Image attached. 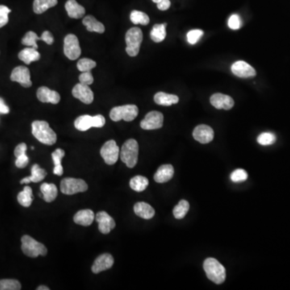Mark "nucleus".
<instances>
[{
  "instance_id": "f257e3e1",
  "label": "nucleus",
  "mask_w": 290,
  "mask_h": 290,
  "mask_svg": "<svg viewBox=\"0 0 290 290\" xmlns=\"http://www.w3.org/2000/svg\"><path fill=\"white\" fill-rule=\"evenodd\" d=\"M31 133L42 144L52 145L56 143V133L46 121L36 120L31 123Z\"/></svg>"
},
{
  "instance_id": "f03ea898",
  "label": "nucleus",
  "mask_w": 290,
  "mask_h": 290,
  "mask_svg": "<svg viewBox=\"0 0 290 290\" xmlns=\"http://www.w3.org/2000/svg\"><path fill=\"white\" fill-rule=\"evenodd\" d=\"M203 269L207 278L215 284H223L225 282V268L215 258H207L203 264Z\"/></svg>"
},
{
  "instance_id": "7ed1b4c3",
  "label": "nucleus",
  "mask_w": 290,
  "mask_h": 290,
  "mask_svg": "<svg viewBox=\"0 0 290 290\" xmlns=\"http://www.w3.org/2000/svg\"><path fill=\"white\" fill-rule=\"evenodd\" d=\"M139 155V144L134 139L127 140L120 150V159L123 163H125L128 168H133L136 166L138 161Z\"/></svg>"
},
{
  "instance_id": "20e7f679",
  "label": "nucleus",
  "mask_w": 290,
  "mask_h": 290,
  "mask_svg": "<svg viewBox=\"0 0 290 290\" xmlns=\"http://www.w3.org/2000/svg\"><path fill=\"white\" fill-rule=\"evenodd\" d=\"M21 249L23 254L26 255L27 257H31V258H36L38 256H46L48 250L44 245H42L40 242H38L36 240L31 238V236H23L21 238Z\"/></svg>"
},
{
  "instance_id": "39448f33",
  "label": "nucleus",
  "mask_w": 290,
  "mask_h": 290,
  "mask_svg": "<svg viewBox=\"0 0 290 290\" xmlns=\"http://www.w3.org/2000/svg\"><path fill=\"white\" fill-rule=\"evenodd\" d=\"M126 52L130 56H136L140 52L143 40V32L140 27H132L127 31L125 36Z\"/></svg>"
},
{
  "instance_id": "423d86ee",
  "label": "nucleus",
  "mask_w": 290,
  "mask_h": 290,
  "mask_svg": "<svg viewBox=\"0 0 290 290\" xmlns=\"http://www.w3.org/2000/svg\"><path fill=\"white\" fill-rule=\"evenodd\" d=\"M138 114L139 109L136 105H124L111 109L110 118L115 122L120 121L122 119L127 122H131L137 117Z\"/></svg>"
},
{
  "instance_id": "0eeeda50",
  "label": "nucleus",
  "mask_w": 290,
  "mask_h": 290,
  "mask_svg": "<svg viewBox=\"0 0 290 290\" xmlns=\"http://www.w3.org/2000/svg\"><path fill=\"white\" fill-rule=\"evenodd\" d=\"M106 123V119L102 115L91 116L89 115H81L74 122V127L80 132H86L91 127H102Z\"/></svg>"
},
{
  "instance_id": "6e6552de",
  "label": "nucleus",
  "mask_w": 290,
  "mask_h": 290,
  "mask_svg": "<svg viewBox=\"0 0 290 290\" xmlns=\"http://www.w3.org/2000/svg\"><path fill=\"white\" fill-rule=\"evenodd\" d=\"M87 189V184L82 179L67 178L63 179L61 182V191L62 194L66 195L85 192Z\"/></svg>"
},
{
  "instance_id": "1a4fd4ad",
  "label": "nucleus",
  "mask_w": 290,
  "mask_h": 290,
  "mask_svg": "<svg viewBox=\"0 0 290 290\" xmlns=\"http://www.w3.org/2000/svg\"><path fill=\"white\" fill-rule=\"evenodd\" d=\"M64 53L67 58L74 61L82 53L78 38L73 34H68L64 40Z\"/></svg>"
},
{
  "instance_id": "9d476101",
  "label": "nucleus",
  "mask_w": 290,
  "mask_h": 290,
  "mask_svg": "<svg viewBox=\"0 0 290 290\" xmlns=\"http://www.w3.org/2000/svg\"><path fill=\"white\" fill-rule=\"evenodd\" d=\"M119 146L115 140H108L102 145L100 150V154L104 160L105 163L109 165H112L116 163L119 159Z\"/></svg>"
},
{
  "instance_id": "9b49d317",
  "label": "nucleus",
  "mask_w": 290,
  "mask_h": 290,
  "mask_svg": "<svg viewBox=\"0 0 290 290\" xmlns=\"http://www.w3.org/2000/svg\"><path fill=\"white\" fill-rule=\"evenodd\" d=\"M164 116L159 111H150L140 123V127L144 130H156L163 126Z\"/></svg>"
},
{
  "instance_id": "f8f14e48",
  "label": "nucleus",
  "mask_w": 290,
  "mask_h": 290,
  "mask_svg": "<svg viewBox=\"0 0 290 290\" xmlns=\"http://www.w3.org/2000/svg\"><path fill=\"white\" fill-rule=\"evenodd\" d=\"M10 80L12 82H19L23 87L28 88L31 86V75L28 68L26 66L15 67L10 74Z\"/></svg>"
},
{
  "instance_id": "ddd939ff",
  "label": "nucleus",
  "mask_w": 290,
  "mask_h": 290,
  "mask_svg": "<svg viewBox=\"0 0 290 290\" xmlns=\"http://www.w3.org/2000/svg\"><path fill=\"white\" fill-rule=\"evenodd\" d=\"M72 94L74 98L79 99L85 104H91L94 101V93L90 86L80 82L73 88Z\"/></svg>"
},
{
  "instance_id": "4468645a",
  "label": "nucleus",
  "mask_w": 290,
  "mask_h": 290,
  "mask_svg": "<svg viewBox=\"0 0 290 290\" xmlns=\"http://www.w3.org/2000/svg\"><path fill=\"white\" fill-rule=\"evenodd\" d=\"M214 131L210 126L201 124L197 126L193 132V136L194 140L201 144H208L211 142L214 139Z\"/></svg>"
},
{
  "instance_id": "2eb2a0df",
  "label": "nucleus",
  "mask_w": 290,
  "mask_h": 290,
  "mask_svg": "<svg viewBox=\"0 0 290 290\" xmlns=\"http://www.w3.org/2000/svg\"><path fill=\"white\" fill-rule=\"evenodd\" d=\"M95 220L98 224V230L102 234L107 235L115 228V222L106 211H100L95 215Z\"/></svg>"
},
{
  "instance_id": "dca6fc26",
  "label": "nucleus",
  "mask_w": 290,
  "mask_h": 290,
  "mask_svg": "<svg viewBox=\"0 0 290 290\" xmlns=\"http://www.w3.org/2000/svg\"><path fill=\"white\" fill-rule=\"evenodd\" d=\"M232 73L241 78H249L257 75V72L253 66L244 61L235 62L232 66Z\"/></svg>"
},
{
  "instance_id": "f3484780",
  "label": "nucleus",
  "mask_w": 290,
  "mask_h": 290,
  "mask_svg": "<svg viewBox=\"0 0 290 290\" xmlns=\"http://www.w3.org/2000/svg\"><path fill=\"white\" fill-rule=\"evenodd\" d=\"M114 265V258L111 254L105 253L97 257L92 265L91 270L94 274H98L101 272L110 270Z\"/></svg>"
},
{
  "instance_id": "a211bd4d",
  "label": "nucleus",
  "mask_w": 290,
  "mask_h": 290,
  "mask_svg": "<svg viewBox=\"0 0 290 290\" xmlns=\"http://www.w3.org/2000/svg\"><path fill=\"white\" fill-rule=\"evenodd\" d=\"M36 96L40 102H45V103L57 104L61 100V96L58 94V92L50 90L49 88L46 86H41L38 89Z\"/></svg>"
},
{
  "instance_id": "6ab92c4d",
  "label": "nucleus",
  "mask_w": 290,
  "mask_h": 290,
  "mask_svg": "<svg viewBox=\"0 0 290 290\" xmlns=\"http://www.w3.org/2000/svg\"><path fill=\"white\" fill-rule=\"evenodd\" d=\"M211 103L213 107L217 109H224V110H231L234 107V100L232 97L226 95V94L217 93L211 97Z\"/></svg>"
},
{
  "instance_id": "aec40b11",
  "label": "nucleus",
  "mask_w": 290,
  "mask_h": 290,
  "mask_svg": "<svg viewBox=\"0 0 290 290\" xmlns=\"http://www.w3.org/2000/svg\"><path fill=\"white\" fill-rule=\"evenodd\" d=\"M65 10L72 19H81L86 13L84 6L80 5L76 0H68L65 3Z\"/></svg>"
},
{
  "instance_id": "412c9836",
  "label": "nucleus",
  "mask_w": 290,
  "mask_h": 290,
  "mask_svg": "<svg viewBox=\"0 0 290 290\" xmlns=\"http://www.w3.org/2000/svg\"><path fill=\"white\" fill-rule=\"evenodd\" d=\"M94 219H95V215L91 210H89V209L81 210L77 212L73 217V221L75 224L84 226V227L91 225Z\"/></svg>"
},
{
  "instance_id": "4be33fe9",
  "label": "nucleus",
  "mask_w": 290,
  "mask_h": 290,
  "mask_svg": "<svg viewBox=\"0 0 290 290\" xmlns=\"http://www.w3.org/2000/svg\"><path fill=\"white\" fill-rule=\"evenodd\" d=\"M174 174V169L171 165H163L157 169L155 173V182L157 183H165L171 180Z\"/></svg>"
},
{
  "instance_id": "5701e85b",
  "label": "nucleus",
  "mask_w": 290,
  "mask_h": 290,
  "mask_svg": "<svg viewBox=\"0 0 290 290\" xmlns=\"http://www.w3.org/2000/svg\"><path fill=\"white\" fill-rule=\"evenodd\" d=\"M134 212L139 217L144 219H150L155 215V210L150 205L144 202L137 203L134 206Z\"/></svg>"
},
{
  "instance_id": "b1692460",
  "label": "nucleus",
  "mask_w": 290,
  "mask_h": 290,
  "mask_svg": "<svg viewBox=\"0 0 290 290\" xmlns=\"http://www.w3.org/2000/svg\"><path fill=\"white\" fill-rule=\"evenodd\" d=\"M31 175L30 177H27L21 180L20 184H29L30 182H34V183H37V182H41L42 180H44L47 175L44 169H41L37 164L31 167Z\"/></svg>"
},
{
  "instance_id": "393cba45",
  "label": "nucleus",
  "mask_w": 290,
  "mask_h": 290,
  "mask_svg": "<svg viewBox=\"0 0 290 290\" xmlns=\"http://www.w3.org/2000/svg\"><path fill=\"white\" fill-rule=\"evenodd\" d=\"M18 57L19 60L25 63L26 65H30L33 61H39L40 54L37 49L31 47V48H26L20 51L18 54Z\"/></svg>"
},
{
  "instance_id": "a878e982",
  "label": "nucleus",
  "mask_w": 290,
  "mask_h": 290,
  "mask_svg": "<svg viewBox=\"0 0 290 290\" xmlns=\"http://www.w3.org/2000/svg\"><path fill=\"white\" fill-rule=\"evenodd\" d=\"M40 192L42 194V198L46 203H52L57 197V188L54 184L43 183L40 186Z\"/></svg>"
},
{
  "instance_id": "bb28decb",
  "label": "nucleus",
  "mask_w": 290,
  "mask_h": 290,
  "mask_svg": "<svg viewBox=\"0 0 290 290\" xmlns=\"http://www.w3.org/2000/svg\"><path fill=\"white\" fill-rule=\"evenodd\" d=\"M154 101L157 104L161 106H171L179 102V98L174 94H166L164 92H158L155 94Z\"/></svg>"
},
{
  "instance_id": "cd10ccee",
  "label": "nucleus",
  "mask_w": 290,
  "mask_h": 290,
  "mask_svg": "<svg viewBox=\"0 0 290 290\" xmlns=\"http://www.w3.org/2000/svg\"><path fill=\"white\" fill-rule=\"evenodd\" d=\"M82 23L86 26L87 31L90 32L102 34L105 31V26L92 15H87L82 20Z\"/></svg>"
},
{
  "instance_id": "c85d7f7f",
  "label": "nucleus",
  "mask_w": 290,
  "mask_h": 290,
  "mask_svg": "<svg viewBox=\"0 0 290 290\" xmlns=\"http://www.w3.org/2000/svg\"><path fill=\"white\" fill-rule=\"evenodd\" d=\"M65 151L61 148H57L52 153V161L54 163V169L53 173L55 175L61 176L63 174V168L61 165V161L65 157Z\"/></svg>"
},
{
  "instance_id": "c756f323",
  "label": "nucleus",
  "mask_w": 290,
  "mask_h": 290,
  "mask_svg": "<svg viewBox=\"0 0 290 290\" xmlns=\"http://www.w3.org/2000/svg\"><path fill=\"white\" fill-rule=\"evenodd\" d=\"M166 25L167 23L155 24L151 31L150 37L156 43L163 41L166 37Z\"/></svg>"
},
{
  "instance_id": "7c9ffc66",
  "label": "nucleus",
  "mask_w": 290,
  "mask_h": 290,
  "mask_svg": "<svg viewBox=\"0 0 290 290\" xmlns=\"http://www.w3.org/2000/svg\"><path fill=\"white\" fill-rule=\"evenodd\" d=\"M57 4V0H34V12L38 15L44 13L48 9Z\"/></svg>"
},
{
  "instance_id": "2f4dec72",
  "label": "nucleus",
  "mask_w": 290,
  "mask_h": 290,
  "mask_svg": "<svg viewBox=\"0 0 290 290\" xmlns=\"http://www.w3.org/2000/svg\"><path fill=\"white\" fill-rule=\"evenodd\" d=\"M17 200L21 206L24 207H29L32 201H33V194H32V190H31V187L28 186H25L23 191H21L18 194Z\"/></svg>"
},
{
  "instance_id": "473e14b6",
  "label": "nucleus",
  "mask_w": 290,
  "mask_h": 290,
  "mask_svg": "<svg viewBox=\"0 0 290 290\" xmlns=\"http://www.w3.org/2000/svg\"><path fill=\"white\" fill-rule=\"evenodd\" d=\"M148 178L144 176H136L130 181V187L136 192H142L148 186Z\"/></svg>"
},
{
  "instance_id": "72a5a7b5",
  "label": "nucleus",
  "mask_w": 290,
  "mask_h": 290,
  "mask_svg": "<svg viewBox=\"0 0 290 290\" xmlns=\"http://www.w3.org/2000/svg\"><path fill=\"white\" fill-rule=\"evenodd\" d=\"M130 19L134 24H142V25H148L149 23V17L140 10H132L130 15Z\"/></svg>"
},
{
  "instance_id": "f704fd0d",
  "label": "nucleus",
  "mask_w": 290,
  "mask_h": 290,
  "mask_svg": "<svg viewBox=\"0 0 290 290\" xmlns=\"http://www.w3.org/2000/svg\"><path fill=\"white\" fill-rule=\"evenodd\" d=\"M189 209H190V204H189L188 202L186 200H181L178 204L173 208V215L177 219H183L186 216V214L188 213Z\"/></svg>"
},
{
  "instance_id": "c9c22d12",
  "label": "nucleus",
  "mask_w": 290,
  "mask_h": 290,
  "mask_svg": "<svg viewBox=\"0 0 290 290\" xmlns=\"http://www.w3.org/2000/svg\"><path fill=\"white\" fill-rule=\"evenodd\" d=\"M39 40H41V36L39 37L36 35V32H34V31H27L25 36H23V39H22V44L23 45L30 46V47L37 49L38 45L36 44V41Z\"/></svg>"
},
{
  "instance_id": "e433bc0d",
  "label": "nucleus",
  "mask_w": 290,
  "mask_h": 290,
  "mask_svg": "<svg viewBox=\"0 0 290 290\" xmlns=\"http://www.w3.org/2000/svg\"><path fill=\"white\" fill-rule=\"evenodd\" d=\"M21 285L17 280L3 279L0 280V290H19Z\"/></svg>"
},
{
  "instance_id": "4c0bfd02",
  "label": "nucleus",
  "mask_w": 290,
  "mask_h": 290,
  "mask_svg": "<svg viewBox=\"0 0 290 290\" xmlns=\"http://www.w3.org/2000/svg\"><path fill=\"white\" fill-rule=\"evenodd\" d=\"M276 140H277V137L272 132H263L257 137V142L263 146L274 144L276 142Z\"/></svg>"
},
{
  "instance_id": "58836bf2",
  "label": "nucleus",
  "mask_w": 290,
  "mask_h": 290,
  "mask_svg": "<svg viewBox=\"0 0 290 290\" xmlns=\"http://www.w3.org/2000/svg\"><path fill=\"white\" fill-rule=\"evenodd\" d=\"M97 63L91 59L82 58L77 61V67L81 72L90 71L94 67H96Z\"/></svg>"
},
{
  "instance_id": "ea45409f",
  "label": "nucleus",
  "mask_w": 290,
  "mask_h": 290,
  "mask_svg": "<svg viewBox=\"0 0 290 290\" xmlns=\"http://www.w3.org/2000/svg\"><path fill=\"white\" fill-rule=\"evenodd\" d=\"M248 179V173L245 169H236L231 174V180L235 183L245 182Z\"/></svg>"
},
{
  "instance_id": "a19ab883",
  "label": "nucleus",
  "mask_w": 290,
  "mask_h": 290,
  "mask_svg": "<svg viewBox=\"0 0 290 290\" xmlns=\"http://www.w3.org/2000/svg\"><path fill=\"white\" fill-rule=\"evenodd\" d=\"M10 11L11 10L7 6L0 5V28L8 23V15Z\"/></svg>"
},
{
  "instance_id": "79ce46f5",
  "label": "nucleus",
  "mask_w": 290,
  "mask_h": 290,
  "mask_svg": "<svg viewBox=\"0 0 290 290\" xmlns=\"http://www.w3.org/2000/svg\"><path fill=\"white\" fill-rule=\"evenodd\" d=\"M203 36V31L200 29L192 30L187 33V40L190 44H196Z\"/></svg>"
},
{
  "instance_id": "37998d69",
  "label": "nucleus",
  "mask_w": 290,
  "mask_h": 290,
  "mask_svg": "<svg viewBox=\"0 0 290 290\" xmlns=\"http://www.w3.org/2000/svg\"><path fill=\"white\" fill-rule=\"evenodd\" d=\"M78 78H79L80 83L87 85V86H90L94 82V77L90 71L82 72Z\"/></svg>"
},
{
  "instance_id": "c03bdc74",
  "label": "nucleus",
  "mask_w": 290,
  "mask_h": 290,
  "mask_svg": "<svg viewBox=\"0 0 290 290\" xmlns=\"http://www.w3.org/2000/svg\"><path fill=\"white\" fill-rule=\"evenodd\" d=\"M228 26L232 30L240 29L241 26V20L238 15H232L228 20Z\"/></svg>"
},
{
  "instance_id": "a18cd8bd",
  "label": "nucleus",
  "mask_w": 290,
  "mask_h": 290,
  "mask_svg": "<svg viewBox=\"0 0 290 290\" xmlns=\"http://www.w3.org/2000/svg\"><path fill=\"white\" fill-rule=\"evenodd\" d=\"M28 162H29V159H28L25 153V154L20 155L19 157H16L15 165L19 169H23V168H25L27 166Z\"/></svg>"
},
{
  "instance_id": "49530a36",
  "label": "nucleus",
  "mask_w": 290,
  "mask_h": 290,
  "mask_svg": "<svg viewBox=\"0 0 290 290\" xmlns=\"http://www.w3.org/2000/svg\"><path fill=\"white\" fill-rule=\"evenodd\" d=\"M41 40L45 42L46 44H48V45H51L54 42V38H53V36H52V34L51 33L50 31H44L42 33Z\"/></svg>"
},
{
  "instance_id": "de8ad7c7",
  "label": "nucleus",
  "mask_w": 290,
  "mask_h": 290,
  "mask_svg": "<svg viewBox=\"0 0 290 290\" xmlns=\"http://www.w3.org/2000/svg\"><path fill=\"white\" fill-rule=\"evenodd\" d=\"M26 151H27V145L24 143H21L19 145H17L16 148H15L14 154H15V157H18L20 155L25 154Z\"/></svg>"
},
{
  "instance_id": "09e8293b",
  "label": "nucleus",
  "mask_w": 290,
  "mask_h": 290,
  "mask_svg": "<svg viewBox=\"0 0 290 290\" xmlns=\"http://www.w3.org/2000/svg\"><path fill=\"white\" fill-rule=\"evenodd\" d=\"M170 5H171V2L169 0H161V2L157 3V7L159 10H166L169 8Z\"/></svg>"
},
{
  "instance_id": "8fccbe9b",
  "label": "nucleus",
  "mask_w": 290,
  "mask_h": 290,
  "mask_svg": "<svg viewBox=\"0 0 290 290\" xmlns=\"http://www.w3.org/2000/svg\"><path fill=\"white\" fill-rule=\"evenodd\" d=\"M9 111H10V109L5 104L4 101L0 98V113L1 114H8Z\"/></svg>"
},
{
  "instance_id": "3c124183",
  "label": "nucleus",
  "mask_w": 290,
  "mask_h": 290,
  "mask_svg": "<svg viewBox=\"0 0 290 290\" xmlns=\"http://www.w3.org/2000/svg\"><path fill=\"white\" fill-rule=\"evenodd\" d=\"M37 290H49V288H48L47 286H40L36 289Z\"/></svg>"
},
{
  "instance_id": "603ef678",
  "label": "nucleus",
  "mask_w": 290,
  "mask_h": 290,
  "mask_svg": "<svg viewBox=\"0 0 290 290\" xmlns=\"http://www.w3.org/2000/svg\"><path fill=\"white\" fill-rule=\"evenodd\" d=\"M153 1L156 3H158L159 2H161V0H153Z\"/></svg>"
}]
</instances>
